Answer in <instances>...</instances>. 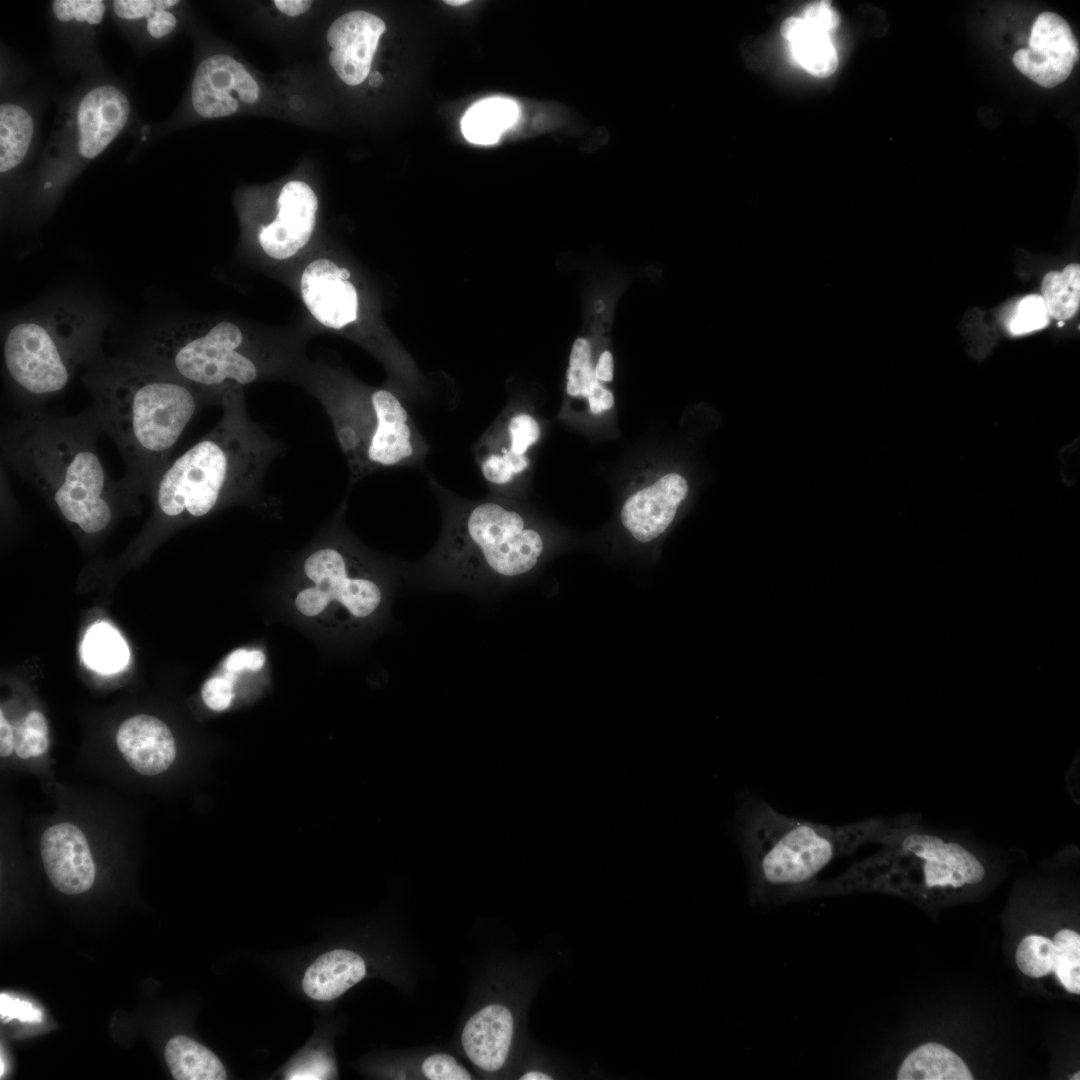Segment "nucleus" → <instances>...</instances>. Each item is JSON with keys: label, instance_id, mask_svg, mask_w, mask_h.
Returning a JSON list of instances; mask_svg holds the SVG:
<instances>
[{"label": "nucleus", "instance_id": "nucleus-1", "mask_svg": "<svg viewBox=\"0 0 1080 1080\" xmlns=\"http://www.w3.org/2000/svg\"><path fill=\"white\" fill-rule=\"evenodd\" d=\"M93 365L84 377L93 395L91 409L125 461L120 484L132 503L148 494L205 401L179 379L137 357Z\"/></svg>", "mask_w": 1080, "mask_h": 1080}, {"label": "nucleus", "instance_id": "nucleus-2", "mask_svg": "<svg viewBox=\"0 0 1080 1080\" xmlns=\"http://www.w3.org/2000/svg\"><path fill=\"white\" fill-rule=\"evenodd\" d=\"M91 408L75 416L32 410L5 431L6 462L70 524L99 534L119 505L130 503L97 452L101 433Z\"/></svg>", "mask_w": 1080, "mask_h": 1080}, {"label": "nucleus", "instance_id": "nucleus-3", "mask_svg": "<svg viewBox=\"0 0 1080 1080\" xmlns=\"http://www.w3.org/2000/svg\"><path fill=\"white\" fill-rule=\"evenodd\" d=\"M215 427L170 460L148 492L165 521L200 518L231 503L260 496L270 464L284 447L254 422L240 389L221 402Z\"/></svg>", "mask_w": 1080, "mask_h": 1080}, {"label": "nucleus", "instance_id": "nucleus-4", "mask_svg": "<svg viewBox=\"0 0 1080 1080\" xmlns=\"http://www.w3.org/2000/svg\"><path fill=\"white\" fill-rule=\"evenodd\" d=\"M739 810L750 900L759 905L801 899L832 861L865 843L882 844L905 818V814L875 817L831 826L784 815L753 795H745Z\"/></svg>", "mask_w": 1080, "mask_h": 1080}, {"label": "nucleus", "instance_id": "nucleus-5", "mask_svg": "<svg viewBox=\"0 0 1080 1080\" xmlns=\"http://www.w3.org/2000/svg\"><path fill=\"white\" fill-rule=\"evenodd\" d=\"M543 549L542 536L517 511L488 500L451 515L429 565L439 584L495 588L531 571Z\"/></svg>", "mask_w": 1080, "mask_h": 1080}, {"label": "nucleus", "instance_id": "nucleus-6", "mask_svg": "<svg viewBox=\"0 0 1080 1080\" xmlns=\"http://www.w3.org/2000/svg\"><path fill=\"white\" fill-rule=\"evenodd\" d=\"M103 325L98 311L75 302L57 303L15 322L6 332L3 357L17 392L43 402L63 391L79 366L97 358Z\"/></svg>", "mask_w": 1080, "mask_h": 1080}, {"label": "nucleus", "instance_id": "nucleus-7", "mask_svg": "<svg viewBox=\"0 0 1080 1080\" xmlns=\"http://www.w3.org/2000/svg\"><path fill=\"white\" fill-rule=\"evenodd\" d=\"M352 483L376 470L413 465L427 447L400 399L387 389L369 393L327 383L317 388Z\"/></svg>", "mask_w": 1080, "mask_h": 1080}, {"label": "nucleus", "instance_id": "nucleus-8", "mask_svg": "<svg viewBox=\"0 0 1080 1080\" xmlns=\"http://www.w3.org/2000/svg\"><path fill=\"white\" fill-rule=\"evenodd\" d=\"M255 357L244 349L242 330L221 321L155 329L137 358L179 379L205 402L220 405L231 391L258 380L262 364Z\"/></svg>", "mask_w": 1080, "mask_h": 1080}, {"label": "nucleus", "instance_id": "nucleus-9", "mask_svg": "<svg viewBox=\"0 0 1080 1080\" xmlns=\"http://www.w3.org/2000/svg\"><path fill=\"white\" fill-rule=\"evenodd\" d=\"M888 838L921 862L927 888L962 889L981 884L987 869L975 850L955 835L936 832L921 823L916 813Z\"/></svg>", "mask_w": 1080, "mask_h": 1080}, {"label": "nucleus", "instance_id": "nucleus-10", "mask_svg": "<svg viewBox=\"0 0 1080 1080\" xmlns=\"http://www.w3.org/2000/svg\"><path fill=\"white\" fill-rule=\"evenodd\" d=\"M352 558L342 549L324 547L312 552L304 562L306 576L315 587L296 597L297 609L307 616L321 613L330 601H338L354 618H367L382 603V590L365 575H350Z\"/></svg>", "mask_w": 1080, "mask_h": 1080}, {"label": "nucleus", "instance_id": "nucleus-11", "mask_svg": "<svg viewBox=\"0 0 1080 1080\" xmlns=\"http://www.w3.org/2000/svg\"><path fill=\"white\" fill-rule=\"evenodd\" d=\"M1079 59V46L1067 21L1053 12L1035 19L1027 48L1013 55L1015 67L1044 88L1064 82Z\"/></svg>", "mask_w": 1080, "mask_h": 1080}, {"label": "nucleus", "instance_id": "nucleus-12", "mask_svg": "<svg viewBox=\"0 0 1080 1080\" xmlns=\"http://www.w3.org/2000/svg\"><path fill=\"white\" fill-rule=\"evenodd\" d=\"M259 87L237 60L226 54L204 59L196 69L191 89L194 110L204 118L235 113L240 102L253 104Z\"/></svg>", "mask_w": 1080, "mask_h": 1080}, {"label": "nucleus", "instance_id": "nucleus-13", "mask_svg": "<svg viewBox=\"0 0 1080 1080\" xmlns=\"http://www.w3.org/2000/svg\"><path fill=\"white\" fill-rule=\"evenodd\" d=\"M277 207L276 218L261 227L258 240L269 257L284 260L309 241L316 224L318 199L308 184L293 180L281 189Z\"/></svg>", "mask_w": 1080, "mask_h": 1080}, {"label": "nucleus", "instance_id": "nucleus-14", "mask_svg": "<svg viewBox=\"0 0 1080 1080\" xmlns=\"http://www.w3.org/2000/svg\"><path fill=\"white\" fill-rule=\"evenodd\" d=\"M40 853L49 881L59 892L77 895L92 887L95 864L77 826L64 822L48 827L41 836Z\"/></svg>", "mask_w": 1080, "mask_h": 1080}, {"label": "nucleus", "instance_id": "nucleus-15", "mask_svg": "<svg viewBox=\"0 0 1080 1080\" xmlns=\"http://www.w3.org/2000/svg\"><path fill=\"white\" fill-rule=\"evenodd\" d=\"M384 21L366 11H351L336 19L327 31L332 51L329 62L348 85L361 84L369 75Z\"/></svg>", "mask_w": 1080, "mask_h": 1080}, {"label": "nucleus", "instance_id": "nucleus-16", "mask_svg": "<svg viewBox=\"0 0 1080 1080\" xmlns=\"http://www.w3.org/2000/svg\"><path fill=\"white\" fill-rule=\"evenodd\" d=\"M539 437V424L527 413L512 415L503 427L495 424L478 446V464L485 481L495 488L509 484L528 468L526 452Z\"/></svg>", "mask_w": 1080, "mask_h": 1080}, {"label": "nucleus", "instance_id": "nucleus-17", "mask_svg": "<svg viewBox=\"0 0 1080 1080\" xmlns=\"http://www.w3.org/2000/svg\"><path fill=\"white\" fill-rule=\"evenodd\" d=\"M350 272L333 261L319 258L304 269L300 289L312 316L322 325L341 329L357 319L358 296Z\"/></svg>", "mask_w": 1080, "mask_h": 1080}, {"label": "nucleus", "instance_id": "nucleus-18", "mask_svg": "<svg viewBox=\"0 0 1080 1080\" xmlns=\"http://www.w3.org/2000/svg\"><path fill=\"white\" fill-rule=\"evenodd\" d=\"M130 109L126 95L113 85L88 91L76 113L79 154L85 159L99 156L125 127Z\"/></svg>", "mask_w": 1080, "mask_h": 1080}, {"label": "nucleus", "instance_id": "nucleus-19", "mask_svg": "<svg viewBox=\"0 0 1080 1080\" xmlns=\"http://www.w3.org/2000/svg\"><path fill=\"white\" fill-rule=\"evenodd\" d=\"M687 493L684 477L669 473L625 501L621 522L637 541L650 542L672 523Z\"/></svg>", "mask_w": 1080, "mask_h": 1080}, {"label": "nucleus", "instance_id": "nucleus-20", "mask_svg": "<svg viewBox=\"0 0 1080 1080\" xmlns=\"http://www.w3.org/2000/svg\"><path fill=\"white\" fill-rule=\"evenodd\" d=\"M117 747L132 769L154 776L167 770L176 758V744L168 726L145 714L128 718L118 728Z\"/></svg>", "mask_w": 1080, "mask_h": 1080}, {"label": "nucleus", "instance_id": "nucleus-21", "mask_svg": "<svg viewBox=\"0 0 1080 1080\" xmlns=\"http://www.w3.org/2000/svg\"><path fill=\"white\" fill-rule=\"evenodd\" d=\"M514 1034L511 1011L501 1004L484 1006L466 1022L461 1041L469 1060L488 1072L501 1069L509 1055Z\"/></svg>", "mask_w": 1080, "mask_h": 1080}, {"label": "nucleus", "instance_id": "nucleus-22", "mask_svg": "<svg viewBox=\"0 0 1080 1080\" xmlns=\"http://www.w3.org/2000/svg\"><path fill=\"white\" fill-rule=\"evenodd\" d=\"M366 975L363 958L347 949H335L319 956L305 971L302 989L311 999L331 1001L360 982Z\"/></svg>", "mask_w": 1080, "mask_h": 1080}, {"label": "nucleus", "instance_id": "nucleus-23", "mask_svg": "<svg viewBox=\"0 0 1080 1080\" xmlns=\"http://www.w3.org/2000/svg\"><path fill=\"white\" fill-rule=\"evenodd\" d=\"M780 32L789 42L793 58L806 71L817 77H827L836 71L838 57L829 34L801 17L785 19Z\"/></svg>", "mask_w": 1080, "mask_h": 1080}, {"label": "nucleus", "instance_id": "nucleus-24", "mask_svg": "<svg viewBox=\"0 0 1080 1080\" xmlns=\"http://www.w3.org/2000/svg\"><path fill=\"white\" fill-rule=\"evenodd\" d=\"M898 1080H972L964 1060L946 1046L928 1042L912 1050L901 1062Z\"/></svg>", "mask_w": 1080, "mask_h": 1080}, {"label": "nucleus", "instance_id": "nucleus-25", "mask_svg": "<svg viewBox=\"0 0 1080 1080\" xmlns=\"http://www.w3.org/2000/svg\"><path fill=\"white\" fill-rule=\"evenodd\" d=\"M518 103L512 99L493 97L472 105L465 113L461 128L464 137L475 144H493L520 119Z\"/></svg>", "mask_w": 1080, "mask_h": 1080}, {"label": "nucleus", "instance_id": "nucleus-26", "mask_svg": "<svg viewBox=\"0 0 1080 1080\" xmlns=\"http://www.w3.org/2000/svg\"><path fill=\"white\" fill-rule=\"evenodd\" d=\"M166 1064L175 1080H224L227 1073L220 1059L207 1047L185 1035H176L166 1044Z\"/></svg>", "mask_w": 1080, "mask_h": 1080}, {"label": "nucleus", "instance_id": "nucleus-27", "mask_svg": "<svg viewBox=\"0 0 1080 1080\" xmlns=\"http://www.w3.org/2000/svg\"><path fill=\"white\" fill-rule=\"evenodd\" d=\"M81 652L87 667L106 675L123 670L130 658L123 637L105 622L96 623L87 630Z\"/></svg>", "mask_w": 1080, "mask_h": 1080}, {"label": "nucleus", "instance_id": "nucleus-28", "mask_svg": "<svg viewBox=\"0 0 1080 1080\" xmlns=\"http://www.w3.org/2000/svg\"><path fill=\"white\" fill-rule=\"evenodd\" d=\"M34 133V122L23 107L5 103L0 107V172H9L25 158Z\"/></svg>", "mask_w": 1080, "mask_h": 1080}, {"label": "nucleus", "instance_id": "nucleus-29", "mask_svg": "<svg viewBox=\"0 0 1080 1080\" xmlns=\"http://www.w3.org/2000/svg\"><path fill=\"white\" fill-rule=\"evenodd\" d=\"M566 377L567 394L587 397L591 412L600 414L603 411L601 404L611 391L605 389L596 378L592 347L588 338L582 336L574 341Z\"/></svg>", "mask_w": 1080, "mask_h": 1080}, {"label": "nucleus", "instance_id": "nucleus-30", "mask_svg": "<svg viewBox=\"0 0 1080 1080\" xmlns=\"http://www.w3.org/2000/svg\"><path fill=\"white\" fill-rule=\"evenodd\" d=\"M1042 298L1050 317L1059 321L1072 318L1080 304V266L1067 265L1062 272H1048L1042 282Z\"/></svg>", "mask_w": 1080, "mask_h": 1080}, {"label": "nucleus", "instance_id": "nucleus-31", "mask_svg": "<svg viewBox=\"0 0 1080 1080\" xmlns=\"http://www.w3.org/2000/svg\"><path fill=\"white\" fill-rule=\"evenodd\" d=\"M1056 946L1053 940L1037 934L1024 937L1016 950V964L1019 970L1031 977H1044L1054 971Z\"/></svg>", "mask_w": 1080, "mask_h": 1080}, {"label": "nucleus", "instance_id": "nucleus-32", "mask_svg": "<svg viewBox=\"0 0 1080 1080\" xmlns=\"http://www.w3.org/2000/svg\"><path fill=\"white\" fill-rule=\"evenodd\" d=\"M1056 946L1054 973L1070 993L1080 994V935L1071 929H1061L1053 940Z\"/></svg>", "mask_w": 1080, "mask_h": 1080}, {"label": "nucleus", "instance_id": "nucleus-33", "mask_svg": "<svg viewBox=\"0 0 1080 1080\" xmlns=\"http://www.w3.org/2000/svg\"><path fill=\"white\" fill-rule=\"evenodd\" d=\"M14 751L23 759L44 754L49 746L48 725L44 715L31 711L13 727Z\"/></svg>", "mask_w": 1080, "mask_h": 1080}, {"label": "nucleus", "instance_id": "nucleus-34", "mask_svg": "<svg viewBox=\"0 0 1080 1080\" xmlns=\"http://www.w3.org/2000/svg\"><path fill=\"white\" fill-rule=\"evenodd\" d=\"M1050 322L1042 296L1027 295L1016 305L1008 322V330L1013 335H1023L1045 328Z\"/></svg>", "mask_w": 1080, "mask_h": 1080}, {"label": "nucleus", "instance_id": "nucleus-35", "mask_svg": "<svg viewBox=\"0 0 1080 1080\" xmlns=\"http://www.w3.org/2000/svg\"><path fill=\"white\" fill-rule=\"evenodd\" d=\"M105 9V4L101 0H55L52 2L53 13L62 22L77 21L98 25L103 20Z\"/></svg>", "mask_w": 1080, "mask_h": 1080}, {"label": "nucleus", "instance_id": "nucleus-36", "mask_svg": "<svg viewBox=\"0 0 1080 1080\" xmlns=\"http://www.w3.org/2000/svg\"><path fill=\"white\" fill-rule=\"evenodd\" d=\"M424 1076L431 1080H470L471 1074L457 1060L446 1053H435L422 1063Z\"/></svg>", "mask_w": 1080, "mask_h": 1080}, {"label": "nucleus", "instance_id": "nucleus-37", "mask_svg": "<svg viewBox=\"0 0 1080 1080\" xmlns=\"http://www.w3.org/2000/svg\"><path fill=\"white\" fill-rule=\"evenodd\" d=\"M177 3V0H117L113 2V9L121 19L139 20L147 19L155 11L166 10Z\"/></svg>", "mask_w": 1080, "mask_h": 1080}, {"label": "nucleus", "instance_id": "nucleus-38", "mask_svg": "<svg viewBox=\"0 0 1080 1080\" xmlns=\"http://www.w3.org/2000/svg\"><path fill=\"white\" fill-rule=\"evenodd\" d=\"M233 697L232 680L229 677H214L203 685V701L212 710L222 711L227 709Z\"/></svg>", "mask_w": 1080, "mask_h": 1080}, {"label": "nucleus", "instance_id": "nucleus-39", "mask_svg": "<svg viewBox=\"0 0 1080 1080\" xmlns=\"http://www.w3.org/2000/svg\"><path fill=\"white\" fill-rule=\"evenodd\" d=\"M801 18L829 35L840 23L838 14L832 9L828 1H819L807 5L803 9Z\"/></svg>", "mask_w": 1080, "mask_h": 1080}, {"label": "nucleus", "instance_id": "nucleus-40", "mask_svg": "<svg viewBox=\"0 0 1080 1080\" xmlns=\"http://www.w3.org/2000/svg\"><path fill=\"white\" fill-rule=\"evenodd\" d=\"M335 1074V1067L330 1060L323 1057L310 1056L292 1067L287 1079H328Z\"/></svg>", "mask_w": 1080, "mask_h": 1080}, {"label": "nucleus", "instance_id": "nucleus-41", "mask_svg": "<svg viewBox=\"0 0 1080 1080\" xmlns=\"http://www.w3.org/2000/svg\"><path fill=\"white\" fill-rule=\"evenodd\" d=\"M264 662L265 656L261 651L238 649L228 656L225 665L228 672L236 673L245 669L257 671L262 668Z\"/></svg>", "mask_w": 1080, "mask_h": 1080}, {"label": "nucleus", "instance_id": "nucleus-42", "mask_svg": "<svg viewBox=\"0 0 1080 1080\" xmlns=\"http://www.w3.org/2000/svg\"><path fill=\"white\" fill-rule=\"evenodd\" d=\"M176 17L165 9L155 11L147 18V30L155 39L169 35L176 27Z\"/></svg>", "mask_w": 1080, "mask_h": 1080}, {"label": "nucleus", "instance_id": "nucleus-43", "mask_svg": "<svg viewBox=\"0 0 1080 1080\" xmlns=\"http://www.w3.org/2000/svg\"><path fill=\"white\" fill-rule=\"evenodd\" d=\"M14 750L13 727L5 718L3 711L0 713V755L8 757Z\"/></svg>", "mask_w": 1080, "mask_h": 1080}, {"label": "nucleus", "instance_id": "nucleus-44", "mask_svg": "<svg viewBox=\"0 0 1080 1080\" xmlns=\"http://www.w3.org/2000/svg\"><path fill=\"white\" fill-rule=\"evenodd\" d=\"M614 360L612 353L608 350L603 351L595 365V375L600 382H611L613 380Z\"/></svg>", "mask_w": 1080, "mask_h": 1080}, {"label": "nucleus", "instance_id": "nucleus-45", "mask_svg": "<svg viewBox=\"0 0 1080 1080\" xmlns=\"http://www.w3.org/2000/svg\"><path fill=\"white\" fill-rule=\"evenodd\" d=\"M275 6L279 11L288 16H298L306 12L312 4L308 0H275Z\"/></svg>", "mask_w": 1080, "mask_h": 1080}, {"label": "nucleus", "instance_id": "nucleus-46", "mask_svg": "<svg viewBox=\"0 0 1080 1080\" xmlns=\"http://www.w3.org/2000/svg\"><path fill=\"white\" fill-rule=\"evenodd\" d=\"M1068 792L1071 798L1078 803L1079 801V756L1072 762L1065 777Z\"/></svg>", "mask_w": 1080, "mask_h": 1080}, {"label": "nucleus", "instance_id": "nucleus-47", "mask_svg": "<svg viewBox=\"0 0 1080 1080\" xmlns=\"http://www.w3.org/2000/svg\"><path fill=\"white\" fill-rule=\"evenodd\" d=\"M520 1079L521 1080H550V1079H552V1077L549 1076L546 1073L541 1072V1071L534 1070V1071H529V1072L523 1074L520 1077Z\"/></svg>", "mask_w": 1080, "mask_h": 1080}, {"label": "nucleus", "instance_id": "nucleus-48", "mask_svg": "<svg viewBox=\"0 0 1080 1080\" xmlns=\"http://www.w3.org/2000/svg\"><path fill=\"white\" fill-rule=\"evenodd\" d=\"M382 82H383V77H382V75H381V74H380L379 72H373V73H371V75L369 76V84H370L371 86L377 87V86H379V85H380V84H381Z\"/></svg>", "mask_w": 1080, "mask_h": 1080}, {"label": "nucleus", "instance_id": "nucleus-49", "mask_svg": "<svg viewBox=\"0 0 1080 1080\" xmlns=\"http://www.w3.org/2000/svg\"><path fill=\"white\" fill-rule=\"evenodd\" d=\"M444 2L446 4H448V5H451V6H460V5H464V4L468 3L469 1L468 0H446Z\"/></svg>", "mask_w": 1080, "mask_h": 1080}, {"label": "nucleus", "instance_id": "nucleus-50", "mask_svg": "<svg viewBox=\"0 0 1080 1080\" xmlns=\"http://www.w3.org/2000/svg\"><path fill=\"white\" fill-rule=\"evenodd\" d=\"M1063 325H1064V321H1059V322H1058V326H1059V327H1062Z\"/></svg>", "mask_w": 1080, "mask_h": 1080}]
</instances>
